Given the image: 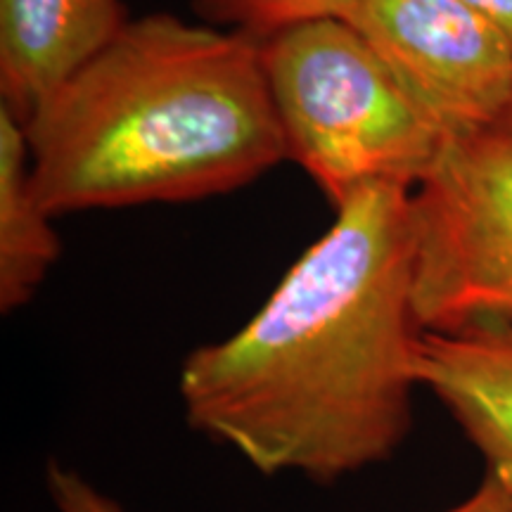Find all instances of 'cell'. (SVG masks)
I'll return each mask as SVG.
<instances>
[{
	"label": "cell",
	"mask_w": 512,
	"mask_h": 512,
	"mask_svg": "<svg viewBox=\"0 0 512 512\" xmlns=\"http://www.w3.org/2000/svg\"><path fill=\"white\" fill-rule=\"evenodd\" d=\"M415 377L482 453L486 472L512 482V320L422 330Z\"/></svg>",
	"instance_id": "cell-6"
},
{
	"label": "cell",
	"mask_w": 512,
	"mask_h": 512,
	"mask_svg": "<svg viewBox=\"0 0 512 512\" xmlns=\"http://www.w3.org/2000/svg\"><path fill=\"white\" fill-rule=\"evenodd\" d=\"M344 19L448 143L501 128L512 43L465 0H361Z\"/></svg>",
	"instance_id": "cell-5"
},
{
	"label": "cell",
	"mask_w": 512,
	"mask_h": 512,
	"mask_svg": "<svg viewBox=\"0 0 512 512\" xmlns=\"http://www.w3.org/2000/svg\"><path fill=\"white\" fill-rule=\"evenodd\" d=\"M46 489L55 512H128L91 479L60 460H50L46 467Z\"/></svg>",
	"instance_id": "cell-10"
},
{
	"label": "cell",
	"mask_w": 512,
	"mask_h": 512,
	"mask_svg": "<svg viewBox=\"0 0 512 512\" xmlns=\"http://www.w3.org/2000/svg\"><path fill=\"white\" fill-rule=\"evenodd\" d=\"M415 316L422 330L512 320V138L453 140L413 188Z\"/></svg>",
	"instance_id": "cell-4"
},
{
	"label": "cell",
	"mask_w": 512,
	"mask_h": 512,
	"mask_svg": "<svg viewBox=\"0 0 512 512\" xmlns=\"http://www.w3.org/2000/svg\"><path fill=\"white\" fill-rule=\"evenodd\" d=\"M24 136L55 219L226 195L287 162L259 43L171 12L128 19Z\"/></svg>",
	"instance_id": "cell-2"
},
{
	"label": "cell",
	"mask_w": 512,
	"mask_h": 512,
	"mask_svg": "<svg viewBox=\"0 0 512 512\" xmlns=\"http://www.w3.org/2000/svg\"><path fill=\"white\" fill-rule=\"evenodd\" d=\"M259 46L287 159L332 209L370 185L415 188L439 162L446 136L347 19L299 24Z\"/></svg>",
	"instance_id": "cell-3"
},
{
	"label": "cell",
	"mask_w": 512,
	"mask_h": 512,
	"mask_svg": "<svg viewBox=\"0 0 512 512\" xmlns=\"http://www.w3.org/2000/svg\"><path fill=\"white\" fill-rule=\"evenodd\" d=\"M128 19L124 0H0V110L27 124Z\"/></svg>",
	"instance_id": "cell-7"
},
{
	"label": "cell",
	"mask_w": 512,
	"mask_h": 512,
	"mask_svg": "<svg viewBox=\"0 0 512 512\" xmlns=\"http://www.w3.org/2000/svg\"><path fill=\"white\" fill-rule=\"evenodd\" d=\"M446 512H512V482L486 472L475 494Z\"/></svg>",
	"instance_id": "cell-11"
},
{
	"label": "cell",
	"mask_w": 512,
	"mask_h": 512,
	"mask_svg": "<svg viewBox=\"0 0 512 512\" xmlns=\"http://www.w3.org/2000/svg\"><path fill=\"white\" fill-rule=\"evenodd\" d=\"M53 219L36 195L24 126L0 110V311L5 316L36 297L60 259L62 240Z\"/></svg>",
	"instance_id": "cell-8"
},
{
	"label": "cell",
	"mask_w": 512,
	"mask_h": 512,
	"mask_svg": "<svg viewBox=\"0 0 512 512\" xmlns=\"http://www.w3.org/2000/svg\"><path fill=\"white\" fill-rule=\"evenodd\" d=\"M498 131L505 133L508 138H512V102H510V110H508V114H505L503 124H501V128H498Z\"/></svg>",
	"instance_id": "cell-13"
},
{
	"label": "cell",
	"mask_w": 512,
	"mask_h": 512,
	"mask_svg": "<svg viewBox=\"0 0 512 512\" xmlns=\"http://www.w3.org/2000/svg\"><path fill=\"white\" fill-rule=\"evenodd\" d=\"M512 43V0H465Z\"/></svg>",
	"instance_id": "cell-12"
},
{
	"label": "cell",
	"mask_w": 512,
	"mask_h": 512,
	"mask_svg": "<svg viewBox=\"0 0 512 512\" xmlns=\"http://www.w3.org/2000/svg\"><path fill=\"white\" fill-rule=\"evenodd\" d=\"M361 0H190L192 12L216 29L266 41L316 19L347 17Z\"/></svg>",
	"instance_id": "cell-9"
},
{
	"label": "cell",
	"mask_w": 512,
	"mask_h": 512,
	"mask_svg": "<svg viewBox=\"0 0 512 512\" xmlns=\"http://www.w3.org/2000/svg\"><path fill=\"white\" fill-rule=\"evenodd\" d=\"M413 287V188L358 190L238 332L185 358V420L266 477L384 463L420 389Z\"/></svg>",
	"instance_id": "cell-1"
}]
</instances>
